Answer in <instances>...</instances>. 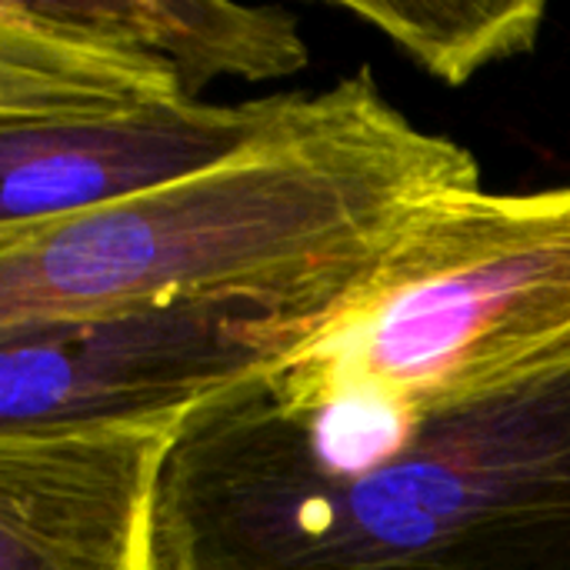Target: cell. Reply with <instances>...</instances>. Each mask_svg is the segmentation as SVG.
Masks as SVG:
<instances>
[{"label": "cell", "instance_id": "6da1fadb", "mask_svg": "<svg viewBox=\"0 0 570 570\" xmlns=\"http://www.w3.org/2000/svg\"><path fill=\"white\" fill-rule=\"evenodd\" d=\"M464 187H481L478 157L361 67L197 177L0 237V334L210 294L344 304L431 200Z\"/></svg>", "mask_w": 570, "mask_h": 570}, {"label": "cell", "instance_id": "7a4b0ae2", "mask_svg": "<svg viewBox=\"0 0 570 570\" xmlns=\"http://www.w3.org/2000/svg\"><path fill=\"white\" fill-rule=\"evenodd\" d=\"M160 570H570V374L441 414L354 474L317 468L264 381L167 461Z\"/></svg>", "mask_w": 570, "mask_h": 570}, {"label": "cell", "instance_id": "3957f363", "mask_svg": "<svg viewBox=\"0 0 570 570\" xmlns=\"http://www.w3.org/2000/svg\"><path fill=\"white\" fill-rule=\"evenodd\" d=\"M570 374V184L431 200L334 324L264 384L441 414Z\"/></svg>", "mask_w": 570, "mask_h": 570}, {"label": "cell", "instance_id": "277c9868", "mask_svg": "<svg viewBox=\"0 0 570 570\" xmlns=\"http://www.w3.org/2000/svg\"><path fill=\"white\" fill-rule=\"evenodd\" d=\"M344 304L210 294L0 334V434L190 417L277 374Z\"/></svg>", "mask_w": 570, "mask_h": 570}, {"label": "cell", "instance_id": "5b68a950", "mask_svg": "<svg viewBox=\"0 0 570 570\" xmlns=\"http://www.w3.org/2000/svg\"><path fill=\"white\" fill-rule=\"evenodd\" d=\"M187 421L0 434V570H160L164 471Z\"/></svg>", "mask_w": 570, "mask_h": 570}, {"label": "cell", "instance_id": "8992f818", "mask_svg": "<svg viewBox=\"0 0 570 570\" xmlns=\"http://www.w3.org/2000/svg\"><path fill=\"white\" fill-rule=\"evenodd\" d=\"M304 100L307 94L244 104L180 97L73 124L0 127V237L197 177L284 130Z\"/></svg>", "mask_w": 570, "mask_h": 570}, {"label": "cell", "instance_id": "52a82bcc", "mask_svg": "<svg viewBox=\"0 0 570 570\" xmlns=\"http://www.w3.org/2000/svg\"><path fill=\"white\" fill-rule=\"evenodd\" d=\"M180 97L170 67L63 20L50 0H0V127L73 124Z\"/></svg>", "mask_w": 570, "mask_h": 570}, {"label": "cell", "instance_id": "ba28073f", "mask_svg": "<svg viewBox=\"0 0 570 570\" xmlns=\"http://www.w3.org/2000/svg\"><path fill=\"white\" fill-rule=\"evenodd\" d=\"M50 7L77 27L160 60L190 100H200L210 80L294 77L311 60L287 7L224 0H50Z\"/></svg>", "mask_w": 570, "mask_h": 570}, {"label": "cell", "instance_id": "9c48e42d", "mask_svg": "<svg viewBox=\"0 0 570 570\" xmlns=\"http://www.w3.org/2000/svg\"><path fill=\"white\" fill-rule=\"evenodd\" d=\"M331 7L384 33L448 87L531 53L548 17L544 0H337Z\"/></svg>", "mask_w": 570, "mask_h": 570}]
</instances>
